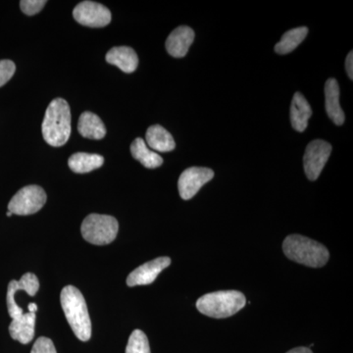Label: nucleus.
Masks as SVG:
<instances>
[{
  "mask_svg": "<svg viewBox=\"0 0 353 353\" xmlns=\"http://www.w3.org/2000/svg\"><path fill=\"white\" fill-rule=\"evenodd\" d=\"M41 130L44 141L51 146L59 148L68 141L71 134V111L68 102L63 99H55L50 102Z\"/></svg>",
  "mask_w": 353,
  "mask_h": 353,
  "instance_id": "obj_1",
  "label": "nucleus"
},
{
  "mask_svg": "<svg viewBox=\"0 0 353 353\" xmlns=\"http://www.w3.org/2000/svg\"><path fill=\"white\" fill-rule=\"evenodd\" d=\"M60 301L70 327L77 338L88 341L92 336V322L82 292L74 285H67L61 292Z\"/></svg>",
  "mask_w": 353,
  "mask_h": 353,
  "instance_id": "obj_2",
  "label": "nucleus"
},
{
  "mask_svg": "<svg viewBox=\"0 0 353 353\" xmlns=\"http://www.w3.org/2000/svg\"><path fill=\"white\" fill-rule=\"evenodd\" d=\"M283 250L288 259L312 268L324 266L330 257L326 246L301 234L287 236L283 243Z\"/></svg>",
  "mask_w": 353,
  "mask_h": 353,
  "instance_id": "obj_3",
  "label": "nucleus"
},
{
  "mask_svg": "<svg viewBox=\"0 0 353 353\" xmlns=\"http://www.w3.org/2000/svg\"><path fill=\"white\" fill-rule=\"evenodd\" d=\"M245 296L238 290H220L201 296L197 301L196 308L208 317L222 319L231 317L245 307Z\"/></svg>",
  "mask_w": 353,
  "mask_h": 353,
  "instance_id": "obj_4",
  "label": "nucleus"
},
{
  "mask_svg": "<svg viewBox=\"0 0 353 353\" xmlns=\"http://www.w3.org/2000/svg\"><path fill=\"white\" fill-rule=\"evenodd\" d=\"M118 230V221L112 216L90 214L83 221L81 233L88 243L104 245L115 240Z\"/></svg>",
  "mask_w": 353,
  "mask_h": 353,
  "instance_id": "obj_5",
  "label": "nucleus"
},
{
  "mask_svg": "<svg viewBox=\"0 0 353 353\" xmlns=\"http://www.w3.org/2000/svg\"><path fill=\"white\" fill-rule=\"evenodd\" d=\"M46 202L43 188L31 185L21 189L8 204V211L16 215H31L38 212Z\"/></svg>",
  "mask_w": 353,
  "mask_h": 353,
  "instance_id": "obj_6",
  "label": "nucleus"
},
{
  "mask_svg": "<svg viewBox=\"0 0 353 353\" xmlns=\"http://www.w3.org/2000/svg\"><path fill=\"white\" fill-rule=\"evenodd\" d=\"M332 152V145L323 139L311 141L304 153V171L308 180L315 181L319 178Z\"/></svg>",
  "mask_w": 353,
  "mask_h": 353,
  "instance_id": "obj_7",
  "label": "nucleus"
},
{
  "mask_svg": "<svg viewBox=\"0 0 353 353\" xmlns=\"http://www.w3.org/2000/svg\"><path fill=\"white\" fill-rule=\"evenodd\" d=\"M214 172L204 167H190L181 174L179 178L178 189L183 201L192 199L199 190L212 180Z\"/></svg>",
  "mask_w": 353,
  "mask_h": 353,
  "instance_id": "obj_8",
  "label": "nucleus"
},
{
  "mask_svg": "<svg viewBox=\"0 0 353 353\" xmlns=\"http://www.w3.org/2000/svg\"><path fill=\"white\" fill-rule=\"evenodd\" d=\"M77 22L85 27L102 28L111 22V13L108 7L94 1H83L73 10Z\"/></svg>",
  "mask_w": 353,
  "mask_h": 353,
  "instance_id": "obj_9",
  "label": "nucleus"
},
{
  "mask_svg": "<svg viewBox=\"0 0 353 353\" xmlns=\"http://www.w3.org/2000/svg\"><path fill=\"white\" fill-rule=\"evenodd\" d=\"M39 289V279L32 273H26L20 281L13 280L9 283L8 288H7V308H8L9 315L12 319L24 314L23 309L16 303L15 294L19 290H25L30 296H36Z\"/></svg>",
  "mask_w": 353,
  "mask_h": 353,
  "instance_id": "obj_10",
  "label": "nucleus"
},
{
  "mask_svg": "<svg viewBox=\"0 0 353 353\" xmlns=\"http://www.w3.org/2000/svg\"><path fill=\"white\" fill-rule=\"evenodd\" d=\"M171 259L169 257H159L152 261L138 267L132 272L127 278V285L129 287L152 284L157 280V276L167 267L170 266Z\"/></svg>",
  "mask_w": 353,
  "mask_h": 353,
  "instance_id": "obj_11",
  "label": "nucleus"
},
{
  "mask_svg": "<svg viewBox=\"0 0 353 353\" xmlns=\"http://www.w3.org/2000/svg\"><path fill=\"white\" fill-rule=\"evenodd\" d=\"M194 32L188 26H180L171 32L166 41V50L171 57L182 58L187 55L194 43Z\"/></svg>",
  "mask_w": 353,
  "mask_h": 353,
  "instance_id": "obj_12",
  "label": "nucleus"
},
{
  "mask_svg": "<svg viewBox=\"0 0 353 353\" xmlns=\"http://www.w3.org/2000/svg\"><path fill=\"white\" fill-rule=\"evenodd\" d=\"M325 108L330 119L338 126L345 123V113L340 103V85L336 79H329L325 83Z\"/></svg>",
  "mask_w": 353,
  "mask_h": 353,
  "instance_id": "obj_13",
  "label": "nucleus"
},
{
  "mask_svg": "<svg viewBox=\"0 0 353 353\" xmlns=\"http://www.w3.org/2000/svg\"><path fill=\"white\" fill-rule=\"evenodd\" d=\"M106 61L117 66L124 73L130 74L138 68L139 57L136 51L129 46H116L108 51Z\"/></svg>",
  "mask_w": 353,
  "mask_h": 353,
  "instance_id": "obj_14",
  "label": "nucleus"
},
{
  "mask_svg": "<svg viewBox=\"0 0 353 353\" xmlns=\"http://www.w3.org/2000/svg\"><path fill=\"white\" fill-rule=\"evenodd\" d=\"M36 313H24L20 317L15 318L9 326V333L13 340L23 345L31 343L34 336Z\"/></svg>",
  "mask_w": 353,
  "mask_h": 353,
  "instance_id": "obj_15",
  "label": "nucleus"
},
{
  "mask_svg": "<svg viewBox=\"0 0 353 353\" xmlns=\"http://www.w3.org/2000/svg\"><path fill=\"white\" fill-rule=\"evenodd\" d=\"M312 115L310 104L301 92H296L290 105V122L296 131L303 132L308 126V121Z\"/></svg>",
  "mask_w": 353,
  "mask_h": 353,
  "instance_id": "obj_16",
  "label": "nucleus"
},
{
  "mask_svg": "<svg viewBox=\"0 0 353 353\" xmlns=\"http://www.w3.org/2000/svg\"><path fill=\"white\" fill-rule=\"evenodd\" d=\"M146 145L153 152H169L175 150L176 143L170 132L160 125L148 128L145 134Z\"/></svg>",
  "mask_w": 353,
  "mask_h": 353,
  "instance_id": "obj_17",
  "label": "nucleus"
},
{
  "mask_svg": "<svg viewBox=\"0 0 353 353\" xmlns=\"http://www.w3.org/2000/svg\"><path fill=\"white\" fill-rule=\"evenodd\" d=\"M78 131L85 139H101L106 134L103 122L99 116L92 112H83L80 116Z\"/></svg>",
  "mask_w": 353,
  "mask_h": 353,
  "instance_id": "obj_18",
  "label": "nucleus"
},
{
  "mask_svg": "<svg viewBox=\"0 0 353 353\" xmlns=\"http://www.w3.org/2000/svg\"><path fill=\"white\" fill-rule=\"evenodd\" d=\"M131 152L132 157L141 162L145 168L155 169L163 164V158L150 150L143 139L138 138L132 141Z\"/></svg>",
  "mask_w": 353,
  "mask_h": 353,
  "instance_id": "obj_19",
  "label": "nucleus"
},
{
  "mask_svg": "<svg viewBox=\"0 0 353 353\" xmlns=\"http://www.w3.org/2000/svg\"><path fill=\"white\" fill-rule=\"evenodd\" d=\"M104 163V158L99 154L78 152L69 158L68 165L72 171L78 174L88 173L101 168Z\"/></svg>",
  "mask_w": 353,
  "mask_h": 353,
  "instance_id": "obj_20",
  "label": "nucleus"
},
{
  "mask_svg": "<svg viewBox=\"0 0 353 353\" xmlns=\"http://www.w3.org/2000/svg\"><path fill=\"white\" fill-rule=\"evenodd\" d=\"M308 34V29L306 27L296 28L285 32L281 41L275 46V51L278 54H288L296 50Z\"/></svg>",
  "mask_w": 353,
  "mask_h": 353,
  "instance_id": "obj_21",
  "label": "nucleus"
},
{
  "mask_svg": "<svg viewBox=\"0 0 353 353\" xmlns=\"http://www.w3.org/2000/svg\"><path fill=\"white\" fill-rule=\"evenodd\" d=\"M126 353H150V343L148 336L141 330H134L126 347Z\"/></svg>",
  "mask_w": 353,
  "mask_h": 353,
  "instance_id": "obj_22",
  "label": "nucleus"
},
{
  "mask_svg": "<svg viewBox=\"0 0 353 353\" xmlns=\"http://www.w3.org/2000/svg\"><path fill=\"white\" fill-rule=\"evenodd\" d=\"M16 71L15 63L11 60H0V88L6 85Z\"/></svg>",
  "mask_w": 353,
  "mask_h": 353,
  "instance_id": "obj_23",
  "label": "nucleus"
},
{
  "mask_svg": "<svg viewBox=\"0 0 353 353\" xmlns=\"http://www.w3.org/2000/svg\"><path fill=\"white\" fill-rule=\"evenodd\" d=\"M46 4V0H22L20 2L21 9L28 16L36 15Z\"/></svg>",
  "mask_w": 353,
  "mask_h": 353,
  "instance_id": "obj_24",
  "label": "nucleus"
},
{
  "mask_svg": "<svg viewBox=\"0 0 353 353\" xmlns=\"http://www.w3.org/2000/svg\"><path fill=\"white\" fill-rule=\"evenodd\" d=\"M31 353H57L50 339L41 336L34 343Z\"/></svg>",
  "mask_w": 353,
  "mask_h": 353,
  "instance_id": "obj_25",
  "label": "nucleus"
},
{
  "mask_svg": "<svg viewBox=\"0 0 353 353\" xmlns=\"http://www.w3.org/2000/svg\"><path fill=\"white\" fill-rule=\"evenodd\" d=\"M345 68H347V75L350 80L353 79V53L350 51L348 53L347 60H345Z\"/></svg>",
  "mask_w": 353,
  "mask_h": 353,
  "instance_id": "obj_26",
  "label": "nucleus"
},
{
  "mask_svg": "<svg viewBox=\"0 0 353 353\" xmlns=\"http://www.w3.org/2000/svg\"><path fill=\"white\" fill-rule=\"evenodd\" d=\"M287 353H313L312 350L308 347H296L294 350H290Z\"/></svg>",
  "mask_w": 353,
  "mask_h": 353,
  "instance_id": "obj_27",
  "label": "nucleus"
},
{
  "mask_svg": "<svg viewBox=\"0 0 353 353\" xmlns=\"http://www.w3.org/2000/svg\"><path fill=\"white\" fill-rule=\"evenodd\" d=\"M28 308H29L30 313H36L38 311V305L36 303H30Z\"/></svg>",
  "mask_w": 353,
  "mask_h": 353,
  "instance_id": "obj_28",
  "label": "nucleus"
},
{
  "mask_svg": "<svg viewBox=\"0 0 353 353\" xmlns=\"http://www.w3.org/2000/svg\"><path fill=\"white\" fill-rule=\"evenodd\" d=\"M12 213L10 212V211H8V212H7V216H8V217H10V216H12Z\"/></svg>",
  "mask_w": 353,
  "mask_h": 353,
  "instance_id": "obj_29",
  "label": "nucleus"
}]
</instances>
